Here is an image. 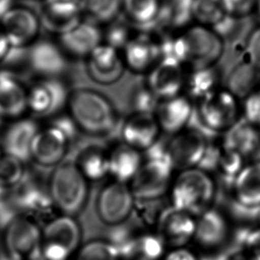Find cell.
I'll return each mask as SVG.
<instances>
[{"mask_svg": "<svg viewBox=\"0 0 260 260\" xmlns=\"http://www.w3.org/2000/svg\"><path fill=\"white\" fill-rule=\"evenodd\" d=\"M67 107L79 130L91 136L109 134L118 123L114 105L98 91L80 88L71 92Z\"/></svg>", "mask_w": 260, "mask_h": 260, "instance_id": "1", "label": "cell"}, {"mask_svg": "<svg viewBox=\"0 0 260 260\" xmlns=\"http://www.w3.org/2000/svg\"><path fill=\"white\" fill-rule=\"evenodd\" d=\"M216 191L213 177L205 170L195 168L180 171L169 191L171 207L198 217L212 207Z\"/></svg>", "mask_w": 260, "mask_h": 260, "instance_id": "2", "label": "cell"}, {"mask_svg": "<svg viewBox=\"0 0 260 260\" xmlns=\"http://www.w3.org/2000/svg\"><path fill=\"white\" fill-rule=\"evenodd\" d=\"M224 52L220 37L204 26H195L174 38L171 58L192 69L213 66Z\"/></svg>", "mask_w": 260, "mask_h": 260, "instance_id": "3", "label": "cell"}, {"mask_svg": "<svg viewBox=\"0 0 260 260\" xmlns=\"http://www.w3.org/2000/svg\"><path fill=\"white\" fill-rule=\"evenodd\" d=\"M54 209L74 217L82 211L88 197V181L76 163L63 162L55 167L47 184Z\"/></svg>", "mask_w": 260, "mask_h": 260, "instance_id": "4", "label": "cell"}, {"mask_svg": "<svg viewBox=\"0 0 260 260\" xmlns=\"http://www.w3.org/2000/svg\"><path fill=\"white\" fill-rule=\"evenodd\" d=\"M173 167L166 156H157L144 160L129 187L137 201L159 200L169 193L174 180Z\"/></svg>", "mask_w": 260, "mask_h": 260, "instance_id": "5", "label": "cell"}, {"mask_svg": "<svg viewBox=\"0 0 260 260\" xmlns=\"http://www.w3.org/2000/svg\"><path fill=\"white\" fill-rule=\"evenodd\" d=\"M81 241V229L74 217L61 215L51 219L42 231L45 260H68Z\"/></svg>", "mask_w": 260, "mask_h": 260, "instance_id": "6", "label": "cell"}, {"mask_svg": "<svg viewBox=\"0 0 260 260\" xmlns=\"http://www.w3.org/2000/svg\"><path fill=\"white\" fill-rule=\"evenodd\" d=\"M4 241L5 251L15 260H45L42 231L29 217L18 216L9 221Z\"/></svg>", "mask_w": 260, "mask_h": 260, "instance_id": "7", "label": "cell"}, {"mask_svg": "<svg viewBox=\"0 0 260 260\" xmlns=\"http://www.w3.org/2000/svg\"><path fill=\"white\" fill-rule=\"evenodd\" d=\"M136 205L133 192L127 184L112 180L102 188L96 199V213L107 225L118 226L133 213Z\"/></svg>", "mask_w": 260, "mask_h": 260, "instance_id": "8", "label": "cell"}, {"mask_svg": "<svg viewBox=\"0 0 260 260\" xmlns=\"http://www.w3.org/2000/svg\"><path fill=\"white\" fill-rule=\"evenodd\" d=\"M27 89L28 111L39 117L60 114L68 105L71 94L60 78H40Z\"/></svg>", "mask_w": 260, "mask_h": 260, "instance_id": "9", "label": "cell"}, {"mask_svg": "<svg viewBox=\"0 0 260 260\" xmlns=\"http://www.w3.org/2000/svg\"><path fill=\"white\" fill-rule=\"evenodd\" d=\"M209 150L206 137L198 130L184 129L173 136L164 155L175 170L195 169L205 159Z\"/></svg>", "mask_w": 260, "mask_h": 260, "instance_id": "10", "label": "cell"}, {"mask_svg": "<svg viewBox=\"0 0 260 260\" xmlns=\"http://www.w3.org/2000/svg\"><path fill=\"white\" fill-rule=\"evenodd\" d=\"M198 115L207 128L226 132L239 120L237 98L228 90L215 91L200 101Z\"/></svg>", "mask_w": 260, "mask_h": 260, "instance_id": "11", "label": "cell"}, {"mask_svg": "<svg viewBox=\"0 0 260 260\" xmlns=\"http://www.w3.org/2000/svg\"><path fill=\"white\" fill-rule=\"evenodd\" d=\"M40 16L24 7H13L0 20V29L12 47L27 48L38 40Z\"/></svg>", "mask_w": 260, "mask_h": 260, "instance_id": "12", "label": "cell"}, {"mask_svg": "<svg viewBox=\"0 0 260 260\" xmlns=\"http://www.w3.org/2000/svg\"><path fill=\"white\" fill-rule=\"evenodd\" d=\"M196 217L177 210L166 208L156 224V232L167 247L171 249L184 248L194 239Z\"/></svg>", "mask_w": 260, "mask_h": 260, "instance_id": "13", "label": "cell"}, {"mask_svg": "<svg viewBox=\"0 0 260 260\" xmlns=\"http://www.w3.org/2000/svg\"><path fill=\"white\" fill-rule=\"evenodd\" d=\"M28 65L40 78H60L68 68V56L57 42L37 40L29 47Z\"/></svg>", "mask_w": 260, "mask_h": 260, "instance_id": "14", "label": "cell"}, {"mask_svg": "<svg viewBox=\"0 0 260 260\" xmlns=\"http://www.w3.org/2000/svg\"><path fill=\"white\" fill-rule=\"evenodd\" d=\"M125 68L119 51L104 42L86 59L87 75L94 83L103 86L118 82L123 76Z\"/></svg>", "mask_w": 260, "mask_h": 260, "instance_id": "15", "label": "cell"}, {"mask_svg": "<svg viewBox=\"0 0 260 260\" xmlns=\"http://www.w3.org/2000/svg\"><path fill=\"white\" fill-rule=\"evenodd\" d=\"M70 142L69 138L53 125L40 129L33 140L31 160L46 168L58 166L64 159Z\"/></svg>", "mask_w": 260, "mask_h": 260, "instance_id": "16", "label": "cell"}, {"mask_svg": "<svg viewBox=\"0 0 260 260\" xmlns=\"http://www.w3.org/2000/svg\"><path fill=\"white\" fill-rule=\"evenodd\" d=\"M57 43L67 56L87 59L103 43V30L98 24L81 20L68 31L58 36Z\"/></svg>", "mask_w": 260, "mask_h": 260, "instance_id": "17", "label": "cell"}, {"mask_svg": "<svg viewBox=\"0 0 260 260\" xmlns=\"http://www.w3.org/2000/svg\"><path fill=\"white\" fill-rule=\"evenodd\" d=\"M231 225L222 211L211 207L196 217L194 241L204 249H219L228 242Z\"/></svg>", "mask_w": 260, "mask_h": 260, "instance_id": "18", "label": "cell"}, {"mask_svg": "<svg viewBox=\"0 0 260 260\" xmlns=\"http://www.w3.org/2000/svg\"><path fill=\"white\" fill-rule=\"evenodd\" d=\"M80 0H43L41 26L60 36L82 20Z\"/></svg>", "mask_w": 260, "mask_h": 260, "instance_id": "19", "label": "cell"}, {"mask_svg": "<svg viewBox=\"0 0 260 260\" xmlns=\"http://www.w3.org/2000/svg\"><path fill=\"white\" fill-rule=\"evenodd\" d=\"M160 132L154 114L134 113L123 123L120 134L123 144L142 152L155 145Z\"/></svg>", "mask_w": 260, "mask_h": 260, "instance_id": "20", "label": "cell"}, {"mask_svg": "<svg viewBox=\"0 0 260 260\" xmlns=\"http://www.w3.org/2000/svg\"><path fill=\"white\" fill-rule=\"evenodd\" d=\"M39 130L38 123L33 119L22 117L14 120L3 136L1 147L4 154L14 157L23 163L31 160V146Z\"/></svg>", "mask_w": 260, "mask_h": 260, "instance_id": "21", "label": "cell"}, {"mask_svg": "<svg viewBox=\"0 0 260 260\" xmlns=\"http://www.w3.org/2000/svg\"><path fill=\"white\" fill-rule=\"evenodd\" d=\"M27 92L15 73L0 68V118L21 119L28 112Z\"/></svg>", "mask_w": 260, "mask_h": 260, "instance_id": "22", "label": "cell"}, {"mask_svg": "<svg viewBox=\"0 0 260 260\" xmlns=\"http://www.w3.org/2000/svg\"><path fill=\"white\" fill-rule=\"evenodd\" d=\"M146 83L161 101L180 95L184 85L182 64L170 58L160 59L149 74Z\"/></svg>", "mask_w": 260, "mask_h": 260, "instance_id": "23", "label": "cell"}, {"mask_svg": "<svg viewBox=\"0 0 260 260\" xmlns=\"http://www.w3.org/2000/svg\"><path fill=\"white\" fill-rule=\"evenodd\" d=\"M192 112L193 108L190 100L185 96L177 95L159 102L154 116L161 131L175 136L186 129Z\"/></svg>", "mask_w": 260, "mask_h": 260, "instance_id": "24", "label": "cell"}, {"mask_svg": "<svg viewBox=\"0 0 260 260\" xmlns=\"http://www.w3.org/2000/svg\"><path fill=\"white\" fill-rule=\"evenodd\" d=\"M123 61L126 68L135 73H144L154 67L160 59L157 40L144 33L134 37L122 50Z\"/></svg>", "mask_w": 260, "mask_h": 260, "instance_id": "25", "label": "cell"}, {"mask_svg": "<svg viewBox=\"0 0 260 260\" xmlns=\"http://www.w3.org/2000/svg\"><path fill=\"white\" fill-rule=\"evenodd\" d=\"M116 248L120 256L132 260H162L167 253V245L156 231L141 233Z\"/></svg>", "mask_w": 260, "mask_h": 260, "instance_id": "26", "label": "cell"}, {"mask_svg": "<svg viewBox=\"0 0 260 260\" xmlns=\"http://www.w3.org/2000/svg\"><path fill=\"white\" fill-rule=\"evenodd\" d=\"M143 162L141 152L125 144L118 145L109 153V175L114 181L129 184Z\"/></svg>", "mask_w": 260, "mask_h": 260, "instance_id": "27", "label": "cell"}, {"mask_svg": "<svg viewBox=\"0 0 260 260\" xmlns=\"http://www.w3.org/2000/svg\"><path fill=\"white\" fill-rule=\"evenodd\" d=\"M233 191L240 205L260 207V160L246 164L234 180Z\"/></svg>", "mask_w": 260, "mask_h": 260, "instance_id": "28", "label": "cell"}, {"mask_svg": "<svg viewBox=\"0 0 260 260\" xmlns=\"http://www.w3.org/2000/svg\"><path fill=\"white\" fill-rule=\"evenodd\" d=\"M13 196L15 206L29 215H45L54 208L47 186L44 189L30 181L25 182V178L15 187Z\"/></svg>", "mask_w": 260, "mask_h": 260, "instance_id": "29", "label": "cell"}, {"mask_svg": "<svg viewBox=\"0 0 260 260\" xmlns=\"http://www.w3.org/2000/svg\"><path fill=\"white\" fill-rule=\"evenodd\" d=\"M223 144L247 159L259 149V130L244 119H239L225 132Z\"/></svg>", "mask_w": 260, "mask_h": 260, "instance_id": "30", "label": "cell"}, {"mask_svg": "<svg viewBox=\"0 0 260 260\" xmlns=\"http://www.w3.org/2000/svg\"><path fill=\"white\" fill-rule=\"evenodd\" d=\"M194 0H165L160 6L158 18L150 32H163L164 29L181 28L192 18Z\"/></svg>", "mask_w": 260, "mask_h": 260, "instance_id": "31", "label": "cell"}, {"mask_svg": "<svg viewBox=\"0 0 260 260\" xmlns=\"http://www.w3.org/2000/svg\"><path fill=\"white\" fill-rule=\"evenodd\" d=\"M160 6L159 0H123L122 12L131 25L147 33L158 18Z\"/></svg>", "mask_w": 260, "mask_h": 260, "instance_id": "32", "label": "cell"}, {"mask_svg": "<svg viewBox=\"0 0 260 260\" xmlns=\"http://www.w3.org/2000/svg\"><path fill=\"white\" fill-rule=\"evenodd\" d=\"M259 70L247 59L233 68L228 78V91L236 98H246L252 94L259 83Z\"/></svg>", "mask_w": 260, "mask_h": 260, "instance_id": "33", "label": "cell"}, {"mask_svg": "<svg viewBox=\"0 0 260 260\" xmlns=\"http://www.w3.org/2000/svg\"><path fill=\"white\" fill-rule=\"evenodd\" d=\"M123 0H80L82 17L98 25H107L122 12Z\"/></svg>", "mask_w": 260, "mask_h": 260, "instance_id": "34", "label": "cell"}, {"mask_svg": "<svg viewBox=\"0 0 260 260\" xmlns=\"http://www.w3.org/2000/svg\"><path fill=\"white\" fill-rule=\"evenodd\" d=\"M77 166L88 182L101 180L109 175V153L98 147H87L80 152Z\"/></svg>", "mask_w": 260, "mask_h": 260, "instance_id": "35", "label": "cell"}, {"mask_svg": "<svg viewBox=\"0 0 260 260\" xmlns=\"http://www.w3.org/2000/svg\"><path fill=\"white\" fill-rule=\"evenodd\" d=\"M218 82L219 74L214 66L193 69L186 80L188 94L201 101L217 91Z\"/></svg>", "mask_w": 260, "mask_h": 260, "instance_id": "36", "label": "cell"}, {"mask_svg": "<svg viewBox=\"0 0 260 260\" xmlns=\"http://www.w3.org/2000/svg\"><path fill=\"white\" fill-rule=\"evenodd\" d=\"M246 158L242 154L229 148L224 144L221 145L217 152L216 169L221 177L235 180L242 169L245 167Z\"/></svg>", "mask_w": 260, "mask_h": 260, "instance_id": "37", "label": "cell"}, {"mask_svg": "<svg viewBox=\"0 0 260 260\" xmlns=\"http://www.w3.org/2000/svg\"><path fill=\"white\" fill-rule=\"evenodd\" d=\"M226 15L222 0H194L192 18L205 26L217 25Z\"/></svg>", "mask_w": 260, "mask_h": 260, "instance_id": "38", "label": "cell"}, {"mask_svg": "<svg viewBox=\"0 0 260 260\" xmlns=\"http://www.w3.org/2000/svg\"><path fill=\"white\" fill-rule=\"evenodd\" d=\"M25 163L4 154L0 159V187L12 189L18 186L25 178Z\"/></svg>", "mask_w": 260, "mask_h": 260, "instance_id": "39", "label": "cell"}, {"mask_svg": "<svg viewBox=\"0 0 260 260\" xmlns=\"http://www.w3.org/2000/svg\"><path fill=\"white\" fill-rule=\"evenodd\" d=\"M120 257L119 250L110 241L94 240L81 247L77 260H119Z\"/></svg>", "mask_w": 260, "mask_h": 260, "instance_id": "40", "label": "cell"}, {"mask_svg": "<svg viewBox=\"0 0 260 260\" xmlns=\"http://www.w3.org/2000/svg\"><path fill=\"white\" fill-rule=\"evenodd\" d=\"M131 26L126 22H119L117 20L107 24L105 31H103V40H105V44L116 50L122 51L134 38L132 36Z\"/></svg>", "mask_w": 260, "mask_h": 260, "instance_id": "41", "label": "cell"}, {"mask_svg": "<svg viewBox=\"0 0 260 260\" xmlns=\"http://www.w3.org/2000/svg\"><path fill=\"white\" fill-rule=\"evenodd\" d=\"M159 103V98L156 96L147 83L136 87L130 98V105L134 110V113L154 114Z\"/></svg>", "mask_w": 260, "mask_h": 260, "instance_id": "42", "label": "cell"}, {"mask_svg": "<svg viewBox=\"0 0 260 260\" xmlns=\"http://www.w3.org/2000/svg\"><path fill=\"white\" fill-rule=\"evenodd\" d=\"M242 119L260 129V93L258 92H253L245 98Z\"/></svg>", "mask_w": 260, "mask_h": 260, "instance_id": "43", "label": "cell"}, {"mask_svg": "<svg viewBox=\"0 0 260 260\" xmlns=\"http://www.w3.org/2000/svg\"><path fill=\"white\" fill-rule=\"evenodd\" d=\"M226 15L246 17L256 7V0H222Z\"/></svg>", "mask_w": 260, "mask_h": 260, "instance_id": "44", "label": "cell"}, {"mask_svg": "<svg viewBox=\"0 0 260 260\" xmlns=\"http://www.w3.org/2000/svg\"><path fill=\"white\" fill-rule=\"evenodd\" d=\"M243 255L250 260H260V226L249 231L244 240Z\"/></svg>", "mask_w": 260, "mask_h": 260, "instance_id": "45", "label": "cell"}, {"mask_svg": "<svg viewBox=\"0 0 260 260\" xmlns=\"http://www.w3.org/2000/svg\"><path fill=\"white\" fill-rule=\"evenodd\" d=\"M247 60L260 71V28L253 31L246 44Z\"/></svg>", "mask_w": 260, "mask_h": 260, "instance_id": "46", "label": "cell"}, {"mask_svg": "<svg viewBox=\"0 0 260 260\" xmlns=\"http://www.w3.org/2000/svg\"><path fill=\"white\" fill-rule=\"evenodd\" d=\"M51 125L56 126L59 129L61 130L69 138L70 140H73V138H75L77 131L79 130L73 118L69 114L68 115L58 114L54 116V120Z\"/></svg>", "mask_w": 260, "mask_h": 260, "instance_id": "47", "label": "cell"}, {"mask_svg": "<svg viewBox=\"0 0 260 260\" xmlns=\"http://www.w3.org/2000/svg\"><path fill=\"white\" fill-rule=\"evenodd\" d=\"M162 260H199V258L194 252L184 247L170 249L166 253Z\"/></svg>", "mask_w": 260, "mask_h": 260, "instance_id": "48", "label": "cell"}, {"mask_svg": "<svg viewBox=\"0 0 260 260\" xmlns=\"http://www.w3.org/2000/svg\"><path fill=\"white\" fill-rule=\"evenodd\" d=\"M10 48L11 46L8 42L7 37L5 36L4 32L0 29V64L4 61L5 58L7 57Z\"/></svg>", "mask_w": 260, "mask_h": 260, "instance_id": "49", "label": "cell"}, {"mask_svg": "<svg viewBox=\"0 0 260 260\" xmlns=\"http://www.w3.org/2000/svg\"><path fill=\"white\" fill-rule=\"evenodd\" d=\"M0 260H15V258H13L11 256H9L8 253L2 252L0 253Z\"/></svg>", "mask_w": 260, "mask_h": 260, "instance_id": "50", "label": "cell"}, {"mask_svg": "<svg viewBox=\"0 0 260 260\" xmlns=\"http://www.w3.org/2000/svg\"><path fill=\"white\" fill-rule=\"evenodd\" d=\"M230 260H250L249 258H248L247 256H244L243 254L242 255H241V256H235V257H233V258H231Z\"/></svg>", "mask_w": 260, "mask_h": 260, "instance_id": "51", "label": "cell"}, {"mask_svg": "<svg viewBox=\"0 0 260 260\" xmlns=\"http://www.w3.org/2000/svg\"><path fill=\"white\" fill-rule=\"evenodd\" d=\"M256 7H257V11L260 17V0H256Z\"/></svg>", "mask_w": 260, "mask_h": 260, "instance_id": "52", "label": "cell"}, {"mask_svg": "<svg viewBox=\"0 0 260 260\" xmlns=\"http://www.w3.org/2000/svg\"><path fill=\"white\" fill-rule=\"evenodd\" d=\"M3 155H4V152H3V150H2V147L0 146V159L3 157Z\"/></svg>", "mask_w": 260, "mask_h": 260, "instance_id": "53", "label": "cell"}, {"mask_svg": "<svg viewBox=\"0 0 260 260\" xmlns=\"http://www.w3.org/2000/svg\"><path fill=\"white\" fill-rule=\"evenodd\" d=\"M3 122H4V120H3V119H1V118H0V127H1V126H2V124H3Z\"/></svg>", "mask_w": 260, "mask_h": 260, "instance_id": "54", "label": "cell"}, {"mask_svg": "<svg viewBox=\"0 0 260 260\" xmlns=\"http://www.w3.org/2000/svg\"><path fill=\"white\" fill-rule=\"evenodd\" d=\"M258 226H260V211L259 214H258Z\"/></svg>", "mask_w": 260, "mask_h": 260, "instance_id": "55", "label": "cell"}, {"mask_svg": "<svg viewBox=\"0 0 260 260\" xmlns=\"http://www.w3.org/2000/svg\"><path fill=\"white\" fill-rule=\"evenodd\" d=\"M259 84H260V81H259ZM258 93H260V89H259V91H258Z\"/></svg>", "mask_w": 260, "mask_h": 260, "instance_id": "56", "label": "cell"}, {"mask_svg": "<svg viewBox=\"0 0 260 260\" xmlns=\"http://www.w3.org/2000/svg\"><path fill=\"white\" fill-rule=\"evenodd\" d=\"M1 189H3V188H1V187H0V190H1Z\"/></svg>", "mask_w": 260, "mask_h": 260, "instance_id": "57", "label": "cell"}]
</instances>
